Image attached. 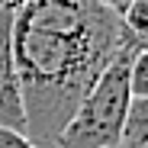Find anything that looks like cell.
<instances>
[{"instance_id": "6da1fadb", "label": "cell", "mask_w": 148, "mask_h": 148, "mask_svg": "<svg viewBox=\"0 0 148 148\" xmlns=\"http://www.w3.org/2000/svg\"><path fill=\"white\" fill-rule=\"evenodd\" d=\"M126 42L122 19L93 0H26L13 10V58L26 135L36 148H55Z\"/></svg>"}, {"instance_id": "7a4b0ae2", "label": "cell", "mask_w": 148, "mask_h": 148, "mask_svg": "<svg viewBox=\"0 0 148 148\" xmlns=\"http://www.w3.org/2000/svg\"><path fill=\"white\" fill-rule=\"evenodd\" d=\"M142 42L129 36V42L119 48V55L100 74V81L90 87L61 129L55 148H119L122 145V122L129 110V61Z\"/></svg>"}, {"instance_id": "3957f363", "label": "cell", "mask_w": 148, "mask_h": 148, "mask_svg": "<svg viewBox=\"0 0 148 148\" xmlns=\"http://www.w3.org/2000/svg\"><path fill=\"white\" fill-rule=\"evenodd\" d=\"M0 126L26 132L19 74L13 58V10L10 7H0Z\"/></svg>"}, {"instance_id": "277c9868", "label": "cell", "mask_w": 148, "mask_h": 148, "mask_svg": "<svg viewBox=\"0 0 148 148\" xmlns=\"http://www.w3.org/2000/svg\"><path fill=\"white\" fill-rule=\"evenodd\" d=\"M119 148H148V100H129Z\"/></svg>"}, {"instance_id": "5b68a950", "label": "cell", "mask_w": 148, "mask_h": 148, "mask_svg": "<svg viewBox=\"0 0 148 148\" xmlns=\"http://www.w3.org/2000/svg\"><path fill=\"white\" fill-rule=\"evenodd\" d=\"M129 97L148 100V45H138L129 61Z\"/></svg>"}, {"instance_id": "8992f818", "label": "cell", "mask_w": 148, "mask_h": 148, "mask_svg": "<svg viewBox=\"0 0 148 148\" xmlns=\"http://www.w3.org/2000/svg\"><path fill=\"white\" fill-rule=\"evenodd\" d=\"M122 26L132 39L148 45V0H132L126 7V13H122Z\"/></svg>"}, {"instance_id": "52a82bcc", "label": "cell", "mask_w": 148, "mask_h": 148, "mask_svg": "<svg viewBox=\"0 0 148 148\" xmlns=\"http://www.w3.org/2000/svg\"><path fill=\"white\" fill-rule=\"evenodd\" d=\"M0 148H36V145H32V138H29L26 132L0 126Z\"/></svg>"}, {"instance_id": "ba28073f", "label": "cell", "mask_w": 148, "mask_h": 148, "mask_svg": "<svg viewBox=\"0 0 148 148\" xmlns=\"http://www.w3.org/2000/svg\"><path fill=\"white\" fill-rule=\"evenodd\" d=\"M93 3H100V7H106V10H113L119 19H122V13H126V7L132 3V0H93Z\"/></svg>"}, {"instance_id": "9c48e42d", "label": "cell", "mask_w": 148, "mask_h": 148, "mask_svg": "<svg viewBox=\"0 0 148 148\" xmlns=\"http://www.w3.org/2000/svg\"><path fill=\"white\" fill-rule=\"evenodd\" d=\"M26 0H0V7H10V10H19Z\"/></svg>"}]
</instances>
